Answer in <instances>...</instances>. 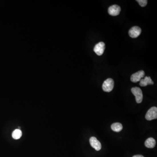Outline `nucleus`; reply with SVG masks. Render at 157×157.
Returning a JSON list of instances; mask_svg holds the SVG:
<instances>
[{
    "instance_id": "1",
    "label": "nucleus",
    "mask_w": 157,
    "mask_h": 157,
    "mask_svg": "<svg viewBox=\"0 0 157 157\" xmlns=\"http://www.w3.org/2000/svg\"><path fill=\"white\" fill-rule=\"evenodd\" d=\"M114 87V81L111 78H108L104 81L103 85L102 88L104 91L106 92H110L113 90Z\"/></svg>"
},
{
    "instance_id": "2",
    "label": "nucleus",
    "mask_w": 157,
    "mask_h": 157,
    "mask_svg": "<svg viewBox=\"0 0 157 157\" xmlns=\"http://www.w3.org/2000/svg\"><path fill=\"white\" fill-rule=\"evenodd\" d=\"M131 92L135 96L136 102L138 104H140L143 100L142 91L140 88L138 87H133L131 89Z\"/></svg>"
},
{
    "instance_id": "3",
    "label": "nucleus",
    "mask_w": 157,
    "mask_h": 157,
    "mask_svg": "<svg viewBox=\"0 0 157 157\" xmlns=\"http://www.w3.org/2000/svg\"><path fill=\"white\" fill-rule=\"evenodd\" d=\"M145 118L148 120H152L157 118V108L155 106L151 107L148 110L145 115Z\"/></svg>"
},
{
    "instance_id": "4",
    "label": "nucleus",
    "mask_w": 157,
    "mask_h": 157,
    "mask_svg": "<svg viewBox=\"0 0 157 157\" xmlns=\"http://www.w3.org/2000/svg\"><path fill=\"white\" fill-rule=\"evenodd\" d=\"M144 75L145 73L143 70H140L131 75L130 77V80L133 82H138L144 77Z\"/></svg>"
},
{
    "instance_id": "5",
    "label": "nucleus",
    "mask_w": 157,
    "mask_h": 157,
    "mask_svg": "<svg viewBox=\"0 0 157 157\" xmlns=\"http://www.w3.org/2000/svg\"><path fill=\"white\" fill-rule=\"evenodd\" d=\"M105 49V44L103 42H100L95 46L93 49V51L98 56H101L104 53Z\"/></svg>"
},
{
    "instance_id": "6",
    "label": "nucleus",
    "mask_w": 157,
    "mask_h": 157,
    "mask_svg": "<svg viewBox=\"0 0 157 157\" xmlns=\"http://www.w3.org/2000/svg\"><path fill=\"white\" fill-rule=\"evenodd\" d=\"M141 33V29L138 26H134L129 31V35L131 38H136L138 37Z\"/></svg>"
},
{
    "instance_id": "7",
    "label": "nucleus",
    "mask_w": 157,
    "mask_h": 157,
    "mask_svg": "<svg viewBox=\"0 0 157 157\" xmlns=\"http://www.w3.org/2000/svg\"><path fill=\"white\" fill-rule=\"evenodd\" d=\"M121 11V9L119 6L117 5H113L110 6L108 9V11L110 15L115 16L119 15Z\"/></svg>"
},
{
    "instance_id": "8",
    "label": "nucleus",
    "mask_w": 157,
    "mask_h": 157,
    "mask_svg": "<svg viewBox=\"0 0 157 157\" xmlns=\"http://www.w3.org/2000/svg\"><path fill=\"white\" fill-rule=\"evenodd\" d=\"M90 143L91 146L96 151H100L101 149V144L100 141L95 138L92 137L90 138Z\"/></svg>"
},
{
    "instance_id": "9",
    "label": "nucleus",
    "mask_w": 157,
    "mask_h": 157,
    "mask_svg": "<svg viewBox=\"0 0 157 157\" xmlns=\"http://www.w3.org/2000/svg\"><path fill=\"white\" fill-rule=\"evenodd\" d=\"M139 85L141 86H146L148 85H153L154 82L150 77H145L144 78H141L140 81Z\"/></svg>"
},
{
    "instance_id": "10",
    "label": "nucleus",
    "mask_w": 157,
    "mask_h": 157,
    "mask_svg": "<svg viewBox=\"0 0 157 157\" xmlns=\"http://www.w3.org/2000/svg\"><path fill=\"white\" fill-rule=\"evenodd\" d=\"M145 146L149 148H153L155 147L156 141L152 138H148L146 140L144 143Z\"/></svg>"
},
{
    "instance_id": "11",
    "label": "nucleus",
    "mask_w": 157,
    "mask_h": 157,
    "mask_svg": "<svg viewBox=\"0 0 157 157\" xmlns=\"http://www.w3.org/2000/svg\"><path fill=\"white\" fill-rule=\"evenodd\" d=\"M111 128L113 131L119 132L122 130L123 126L120 123H115L111 125Z\"/></svg>"
},
{
    "instance_id": "12",
    "label": "nucleus",
    "mask_w": 157,
    "mask_h": 157,
    "mask_svg": "<svg viewBox=\"0 0 157 157\" xmlns=\"http://www.w3.org/2000/svg\"><path fill=\"white\" fill-rule=\"evenodd\" d=\"M12 136L15 139H19L22 136V132L20 130H15L12 133Z\"/></svg>"
},
{
    "instance_id": "13",
    "label": "nucleus",
    "mask_w": 157,
    "mask_h": 157,
    "mask_svg": "<svg viewBox=\"0 0 157 157\" xmlns=\"http://www.w3.org/2000/svg\"><path fill=\"white\" fill-rule=\"evenodd\" d=\"M136 1L138 2L140 5L142 7L146 6L148 3V1L147 0H137Z\"/></svg>"
},
{
    "instance_id": "14",
    "label": "nucleus",
    "mask_w": 157,
    "mask_h": 157,
    "mask_svg": "<svg viewBox=\"0 0 157 157\" xmlns=\"http://www.w3.org/2000/svg\"><path fill=\"white\" fill-rule=\"evenodd\" d=\"M133 157H144L143 155H136L133 156Z\"/></svg>"
}]
</instances>
